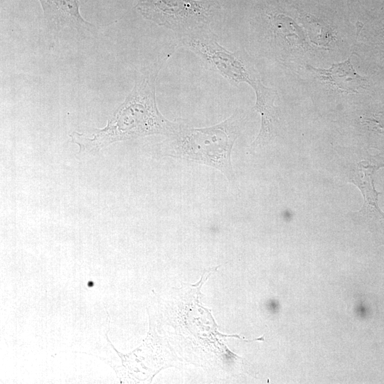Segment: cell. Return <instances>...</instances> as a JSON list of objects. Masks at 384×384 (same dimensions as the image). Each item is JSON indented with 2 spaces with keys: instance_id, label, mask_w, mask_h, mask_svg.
Listing matches in <instances>:
<instances>
[{
  "instance_id": "7",
  "label": "cell",
  "mask_w": 384,
  "mask_h": 384,
  "mask_svg": "<svg viewBox=\"0 0 384 384\" xmlns=\"http://www.w3.org/2000/svg\"><path fill=\"white\" fill-rule=\"evenodd\" d=\"M3 1V0H1ZM48 27L58 31L65 28L89 30L95 25L80 14L79 0H39Z\"/></svg>"
},
{
  "instance_id": "8",
  "label": "cell",
  "mask_w": 384,
  "mask_h": 384,
  "mask_svg": "<svg viewBox=\"0 0 384 384\" xmlns=\"http://www.w3.org/2000/svg\"><path fill=\"white\" fill-rule=\"evenodd\" d=\"M309 68L314 71L318 78L341 91L346 92H358L367 84L366 80L358 75L351 63V58L347 60L334 63L329 69Z\"/></svg>"
},
{
  "instance_id": "3",
  "label": "cell",
  "mask_w": 384,
  "mask_h": 384,
  "mask_svg": "<svg viewBox=\"0 0 384 384\" xmlns=\"http://www.w3.org/2000/svg\"><path fill=\"white\" fill-rule=\"evenodd\" d=\"M135 7L144 18L181 38L209 26L220 5L210 0H137Z\"/></svg>"
},
{
  "instance_id": "5",
  "label": "cell",
  "mask_w": 384,
  "mask_h": 384,
  "mask_svg": "<svg viewBox=\"0 0 384 384\" xmlns=\"http://www.w3.org/2000/svg\"><path fill=\"white\" fill-rule=\"evenodd\" d=\"M253 88L256 93V103L254 110L261 114V127L255 141L249 146L247 153H255L257 150L270 144L279 134V115L274 105L277 97L274 89L265 87L258 78Z\"/></svg>"
},
{
  "instance_id": "4",
  "label": "cell",
  "mask_w": 384,
  "mask_h": 384,
  "mask_svg": "<svg viewBox=\"0 0 384 384\" xmlns=\"http://www.w3.org/2000/svg\"><path fill=\"white\" fill-rule=\"evenodd\" d=\"M193 50L231 84L247 82L253 86L258 78L240 52H230L222 47L208 26L199 28L181 38Z\"/></svg>"
},
{
  "instance_id": "1",
  "label": "cell",
  "mask_w": 384,
  "mask_h": 384,
  "mask_svg": "<svg viewBox=\"0 0 384 384\" xmlns=\"http://www.w3.org/2000/svg\"><path fill=\"white\" fill-rule=\"evenodd\" d=\"M164 60L156 62L140 75L106 127L95 129L92 137L78 132L70 134L71 142L80 146V152L94 154L116 142L151 134H176L179 125L162 115L156 101V80Z\"/></svg>"
},
{
  "instance_id": "6",
  "label": "cell",
  "mask_w": 384,
  "mask_h": 384,
  "mask_svg": "<svg viewBox=\"0 0 384 384\" xmlns=\"http://www.w3.org/2000/svg\"><path fill=\"white\" fill-rule=\"evenodd\" d=\"M381 167H384V157L370 156L368 159L359 161L351 175V182L358 187L364 198L363 206L357 214L379 220H384V213L378 206V196L381 193L375 188L373 175Z\"/></svg>"
},
{
  "instance_id": "2",
  "label": "cell",
  "mask_w": 384,
  "mask_h": 384,
  "mask_svg": "<svg viewBox=\"0 0 384 384\" xmlns=\"http://www.w3.org/2000/svg\"><path fill=\"white\" fill-rule=\"evenodd\" d=\"M174 136L177 141L176 156L215 168L233 184L235 175L231 152L238 137V129L233 115L210 127L179 126Z\"/></svg>"
}]
</instances>
